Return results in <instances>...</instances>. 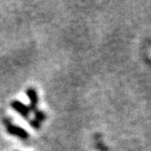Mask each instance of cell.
Masks as SVG:
<instances>
[{
	"label": "cell",
	"instance_id": "obj_1",
	"mask_svg": "<svg viewBox=\"0 0 151 151\" xmlns=\"http://www.w3.org/2000/svg\"><path fill=\"white\" fill-rule=\"evenodd\" d=\"M4 123H5V128H6L9 133H11L12 135H15V137H19V139H28V132L26 131L25 129L19 127V126H17V125H14L11 121L5 120Z\"/></svg>",
	"mask_w": 151,
	"mask_h": 151
},
{
	"label": "cell",
	"instance_id": "obj_2",
	"mask_svg": "<svg viewBox=\"0 0 151 151\" xmlns=\"http://www.w3.org/2000/svg\"><path fill=\"white\" fill-rule=\"evenodd\" d=\"M11 106L13 107L14 110H16L17 112L20 113L24 119L28 118V114H29V111L31 110H29V107L26 106L25 104L17 101V100H14V101H12V103H11Z\"/></svg>",
	"mask_w": 151,
	"mask_h": 151
},
{
	"label": "cell",
	"instance_id": "obj_3",
	"mask_svg": "<svg viewBox=\"0 0 151 151\" xmlns=\"http://www.w3.org/2000/svg\"><path fill=\"white\" fill-rule=\"evenodd\" d=\"M27 97L29 98V101H31V106L29 107V110L32 111H37V104H38V96H37V91L34 88H28L27 91H26Z\"/></svg>",
	"mask_w": 151,
	"mask_h": 151
},
{
	"label": "cell",
	"instance_id": "obj_4",
	"mask_svg": "<svg viewBox=\"0 0 151 151\" xmlns=\"http://www.w3.org/2000/svg\"><path fill=\"white\" fill-rule=\"evenodd\" d=\"M45 119V114L43 112H41V111H36V120L39 121V122H41V121H43Z\"/></svg>",
	"mask_w": 151,
	"mask_h": 151
},
{
	"label": "cell",
	"instance_id": "obj_5",
	"mask_svg": "<svg viewBox=\"0 0 151 151\" xmlns=\"http://www.w3.org/2000/svg\"><path fill=\"white\" fill-rule=\"evenodd\" d=\"M31 125H32V127H34V128H36V129H38V128L40 127V122H39V121H37V120L31 121Z\"/></svg>",
	"mask_w": 151,
	"mask_h": 151
}]
</instances>
